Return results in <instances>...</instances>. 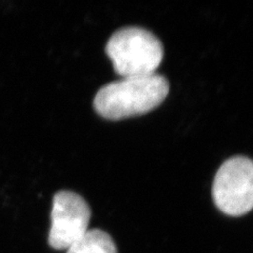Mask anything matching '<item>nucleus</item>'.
<instances>
[{"mask_svg": "<svg viewBox=\"0 0 253 253\" xmlns=\"http://www.w3.org/2000/svg\"><path fill=\"white\" fill-rule=\"evenodd\" d=\"M67 253H117L115 243L107 232L93 229L67 249Z\"/></svg>", "mask_w": 253, "mask_h": 253, "instance_id": "obj_5", "label": "nucleus"}, {"mask_svg": "<svg viewBox=\"0 0 253 253\" xmlns=\"http://www.w3.org/2000/svg\"><path fill=\"white\" fill-rule=\"evenodd\" d=\"M213 199L218 209L230 216L253 209V161L234 156L221 165L213 183Z\"/></svg>", "mask_w": 253, "mask_h": 253, "instance_id": "obj_3", "label": "nucleus"}, {"mask_svg": "<svg viewBox=\"0 0 253 253\" xmlns=\"http://www.w3.org/2000/svg\"><path fill=\"white\" fill-rule=\"evenodd\" d=\"M91 208L72 191H59L53 199L49 245L56 250L68 249L88 232Z\"/></svg>", "mask_w": 253, "mask_h": 253, "instance_id": "obj_4", "label": "nucleus"}, {"mask_svg": "<svg viewBox=\"0 0 253 253\" xmlns=\"http://www.w3.org/2000/svg\"><path fill=\"white\" fill-rule=\"evenodd\" d=\"M169 89L167 79L157 73L124 77L102 86L94 107L99 115L113 121L145 114L162 104Z\"/></svg>", "mask_w": 253, "mask_h": 253, "instance_id": "obj_1", "label": "nucleus"}, {"mask_svg": "<svg viewBox=\"0 0 253 253\" xmlns=\"http://www.w3.org/2000/svg\"><path fill=\"white\" fill-rule=\"evenodd\" d=\"M106 52L115 72L124 77L154 74L164 56V47L151 32L138 28L120 29L110 37Z\"/></svg>", "mask_w": 253, "mask_h": 253, "instance_id": "obj_2", "label": "nucleus"}]
</instances>
